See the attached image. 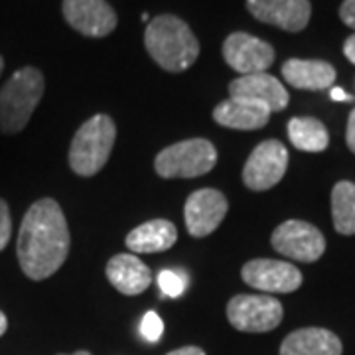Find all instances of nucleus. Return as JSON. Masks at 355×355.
Here are the masks:
<instances>
[{"label":"nucleus","mask_w":355,"mask_h":355,"mask_svg":"<svg viewBox=\"0 0 355 355\" xmlns=\"http://www.w3.org/2000/svg\"><path fill=\"white\" fill-rule=\"evenodd\" d=\"M69 227L62 205L42 198L26 211L16 241L18 265L28 279L46 280L55 275L69 254Z\"/></svg>","instance_id":"f257e3e1"},{"label":"nucleus","mask_w":355,"mask_h":355,"mask_svg":"<svg viewBox=\"0 0 355 355\" xmlns=\"http://www.w3.org/2000/svg\"><path fill=\"white\" fill-rule=\"evenodd\" d=\"M144 46L154 62L170 73L190 69L200 55V44L190 26L172 14L150 20L144 32Z\"/></svg>","instance_id":"f03ea898"},{"label":"nucleus","mask_w":355,"mask_h":355,"mask_svg":"<svg viewBox=\"0 0 355 355\" xmlns=\"http://www.w3.org/2000/svg\"><path fill=\"white\" fill-rule=\"evenodd\" d=\"M46 81L42 71L28 65L0 87V132L18 135L30 123L32 114L44 97Z\"/></svg>","instance_id":"7ed1b4c3"},{"label":"nucleus","mask_w":355,"mask_h":355,"mask_svg":"<svg viewBox=\"0 0 355 355\" xmlns=\"http://www.w3.org/2000/svg\"><path fill=\"white\" fill-rule=\"evenodd\" d=\"M116 140V127L109 114H95L77 128L76 137L69 144V168L77 176L91 178L99 174Z\"/></svg>","instance_id":"20e7f679"},{"label":"nucleus","mask_w":355,"mask_h":355,"mask_svg":"<svg viewBox=\"0 0 355 355\" xmlns=\"http://www.w3.org/2000/svg\"><path fill=\"white\" fill-rule=\"evenodd\" d=\"M217 164L216 146L207 139H188L170 144L154 160L156 174L164 180L198 178L211 172Z\"/></svg>","instance_id":"39448f33"},{"label":"nucleus","mask_w":355,"mask_h":355,"mask_svg":"<svg viewBox=\"0 0 355 355\" xmlns=\"http://www.w3.org/2000/svg\"><path fill=\"white\" fill-rule=\"evenodd\" d=\"M282 304L268 294H237L227 302L229 324L247 334H265L279 328Z\"/></svg>","instance_id":"423d86ee"},{"label":"nucleus","mask_w":355,"mask_h":355,"mask_svg":"<svg viewBox=\"0 0 355 355\" xmlns=\"http://www.w3.org/2000/svg\"><path fill=\"white\" fill-rule=\"evenodd\" d=\"M270 245L277 253L300 263H314L326 251V239L322 231L300 219H288L280 223L272 231Z\"/></svg>","instance_id":"0eeeda50"},{"label":"nucleus","mask_w":355,"mask_h":355,"mask_svg":"<svg viewBox=\"0 0 355 355\" xmlns=\"http://www.w3.org/2000/svg\"><path fill=\"white\" fill-rule=\"evenodd\" d=\"M288 150L279 140H265L254 148L243 168V184L251 191L275 188L286 174Z\"/></svg>","instance_id":"6e6552de"},{"label":"nucleus","mask_w":355,"mask_h":355,"mask_svg":"<svg viewBox=\"0 0 355 355\" xmlns=\"http://www.w3.org/2000/svg\"><path fill=\"white\" fill-rule=\"evenodd\" d=\"M223 60L231 69L241 76L265 73L275 64L272 46L261 38H254L245 32L229 34L223 42Z\"/></svg>","instance_id":"1a4fd4ad"},{"label":"nucleus","mask_w":355,"mask_h":355,"mask_svg":"<svg viewBox=\"0 0 355 355\" xmlns=\"http://www.w3.org/2000/svg\"><path fill=\"white\" fill-rule=\"evenodd\" d=\"M241 279L245 284L261 292L286 294L300 288L302 272L291 263L275 259H253L241 268Z\"/></svg>","instance_id":"9d476101"},{"label":"nucleus","mask_w":355,"mask_h":355,"mask_svg":"<svg viewBox=\"0 0 355 355\" xmlns=\"http://www.w3.org/2000/svg\"><path fill=\"white\" fill-rule=\"evenodd\" d=\"M229 211L227 198L219 190L202 188L190 193L184 205L188 233L196 239L207 237L216 231Z\"/></svg>","instance_id":"9b49d317"},{"label":"nucleus","mask_w":355,"mask_h":355,"mask_svg":"<svg viewBox=\"0 0 355 355\" xmlns=\"http://www.w3.org/2000/svg\"><path fill=\"white\" fill-rule=\"evenodd\" d=\"M67 24L87 38H105L116 28V14L107 0H64Z\"/></svg>","instance_id":"f8f14e48"},{"label":"nucleus","mask_w":355,"mask_h":355,"mask_svg":"<svg viewBox=\"0 0 355 355\" xmlns=\"http://www.w3.org/2000/svg\"><path fill=\"white\" fill-rule=\"evenodd\" d=\"M247 8L259 22L286 32H300L310 22V0H247Z\"/></svg>","instance_id":"ddd939ff"},{"label":"nucleus","mask_w":355,"mask_h":355,"mask_svg":"<svg viewBox=\"0 0 355 355\" xmlns=\"http://www.w3.org/2000/svg\"><path fill=\"white\" fill-rule=\"evenodd\" d=\"M229 97L247 99L265 105L270 113H279L288 105V91L277 77L268 73H254V76H241L229 83Z\"/></svg>","instance_id":"4468645a"},{"label":"nucleus","mask_w":355,"mask_h":355,"mask_svg":"<svg viewBox=\"0 0 355 355\" xmlns=\"http://www.w3.org/2000/svg\"><path fill=\"white\" fill-rule=\"evenodd\" d=\"M107 279L125 296H137L142 294L150 286V268L140 261L137 254L119 253L107 263Z\"/></svg>","instance_id":"2eb2a0df"},{"label":"nucleus","mask_w":355,"mask_h":355,"mask_svg":"<svg viewBox=\"0 0 355 355\" xmlns=\"http://www.w3.org/2000/svg\"><path fill=\"white\" fill-rule=\"evenodd\" d=\"M270 119V111L265 105L247 99L229 97L214 109V121L217 125L233 130H257L263 128Z\"/></svg>","instance_id":"dca6fc26"},{"label":"nucleus","mask_w":355,"mask_h":355,"mask_svg":"<svg viewBox=\"0 0 355 355\" xmlns=\"http://www.w3.org/2000/svg\"><path fill=\"white\" fill-rule=\"evenodd\" d=\"M178 241V229L168 219H150L146 223H140L125 239L127 249L132 254L162 253L174 247Z\"/></svg>","instance_id":"f3484780"},{"label":"nucleus","mask_w":355,"mask_h":355,"mask_svg":"<svg viewBox=\"0 0 355 355\" xmlns=\"http://www.w3.org/2000/svg\"><path fill=\"white\" fill-rule=\"evenodd\" d=\"M340 338L324 328H302L280 343V355H342Z\"/></svg>","instance_id":"a211bd4d"},{"label":"nucleus","mask_w":355,"mask_h":355,"mask_svg":"<svg viewBox=\"0 0 355 355\" xmlns=\"http://www.w3.org/2000/svg\"><path fill=\"white\" fill-rule=\"evenodd\" d=\"M282 77L292 87L304 91H324L334 85L336 69L322 60H288L282 65Z\"/></svg>","instance_id":"6ab92c4d"},{"label":"nucleus","mask_w":355,"mask_h":355,"mask_svg":"<svg viewBox=\"0 0 355 355\" xmlns=\"http://www.w3.org/2000/svg\"><path fill=\"white\" fill-rule=\"evenodd\" d=\"M288 139L302 153H324L330 144L328 128L314 116H294L288 123Z\"/></svg>","instance_id":"aec40b11"},{"label":"nucleus","mask_w":355,"mask_h":355,"mask_svg":"<svg viewBox=\"0 0 355 355\" xmlns=\"http://www.w3.org/2000/svg\"><path fill=\"white\" fill-rule=\"evenodd\" d=\"M331 217L334 227L342 235H355V184L338 182L331 190Z\"/></svg>","instance_id":"412c9836"},{"label":"nucleus","mask_w":355,"mask_h":355,"mask_svg":"<svg viewBox=\"0 0 355 355\" xmlns=\"http://www.w3.org/2000/svg\"><path fill=\"white\" fill-rule=\"evenodd\" d=\"M158 286H160L162 294L170 296V298H178L186 291V279L176 270H162L158 275Z\"/></svg>","instance_id":"4be33fe9"},{"label":"nucleus","mask_w":355,"mask_h":355,"mask_svg":"<svg viewBox=\"0 0 355 355\" xmlns=\"http://www.w3.org/2000/svg\"><path fill=\"white\" fill-rule=\"evenodd\" d=\"M162 331H164V324H162L160 316L156 312H153V310L146 312L144 318H142V322H140V334H142V338L146 342L156 343L162 338Z\"/></svg>","instance_id":"5701e85b"},{"label":"nucleus","mask_w":355,"mask_h":355,"mask_svg":"<svg viewBox=\"0 0 355 355\" xmlns=\"http://www.w3.org/2000/svg\"><path fill=\"white\" fill-rule=\"evenodd\" d=\"M10 237H12V217H10V207H8V203L0 198V251L6 249Z\"/></svg>","instance_id":"b1692460"},{"label":"nucleus","mask_w":355,"mask_h":355,"mask_svg":"<svg viewBox=\"0 0 355 355\" xmlns=\"http://www.w3.org/2000/svg\"><path fill=\"white\" fill-rule=\"evenodd\" d=\"M340 18L343 20V24L355 30V0H343L342 8H340Z\"/></svg>","instance_id":"393cba45"},{"label":"nucleus","mask_w":355,"mask_h":355,"mask_svg":"<svg viewBox=\"0 0 355 355\" xmlns=\"http://www.w3.org/2000/svg\"><path fill=\"white\" fill-rule=\"evenodd\" d=\"M345 142L349 146V150L355 154V109L349 113L347 119V130H345Z\"/></svg>","instance_id":"a878e982"},{"label":"nucleus","mask_w":355,"mask_h":355,"mask_svg":"<svg viewBox=\"0 0 355 355\" xmlns=\"http://www.w3.org/2000/svg\"><path fill=\"white\" fill-rule=\"evenodd\" d=\"M343 53H345V58L355 65V34L345 40V44H343Z\"/></svg>","instance_id":"bb28decb"},{"label":"nucleus","mask_w":355,"mask_h":355,"mask_svg":"<svg viewBox=\"0 0 355 355\" xmlns=\"http://www.w3.org/2000/svg\"><path fill=\"white\" fill-rule=\"evenodd\" d=\"M166 355H205L202 347H196V345H186V347H180V349H174L170 354Z\"/></svg>","instance_id":"cd10ccee"},{"label":"nucleus","mask_w":355,"mask_h":355,"mask_svg":"<svg viewBox=\"0 0 355 355\" xmlns=\"http://www.w3.org/2000/svg\"><path fill=\"white\" fill-rule=\"evenodd\" d=\"M331 99H334V101H352L354 97H352V95H347L343 89L334 87L331 89Z\"/></svg>","instance_id":"c85d7f7f"},{"label":"nucleus","mask_w":355,"mask_h":355,"mask_svg":"<svg viewBox=\"0 0 355 355\" xmlns=\"http://www.w3.org/2000/svg\"><path fill=\"white\" fill-rule=\"evenodd\" d=\"M6 330H8V318H6V314L0 310V338L6 334Z\"/></svg>","instance_id":"c756f323"},{"label":"nucleus","mask_w":355,"mask_h":355,"mask_svg":"<svg viewBox=\"0 0 355 355\" xmlns=\"http://www.w3.org/2000/svg\"><path fill=\"white\" fill-rule=\"evenodd\" d=\"M60 355H91V354H89V352H83V349H81V352H76V354H60Z\"/></svg>","instance_id":"7c9ffc66"},{"label":"nucleus","mask_w":355,"mask_h":355,"mask_svg":"<svg viewBox=\"0 0 355 355\" xmlns=\"http://www.w3.org/2000/svg\"><path fill=\"white\" fill-rule=\"evenodd\" d=\"M2 71H4V58L0 55V76H2Z\"/></svg>","instance_id":"2f4dec72"}]
</instances>
